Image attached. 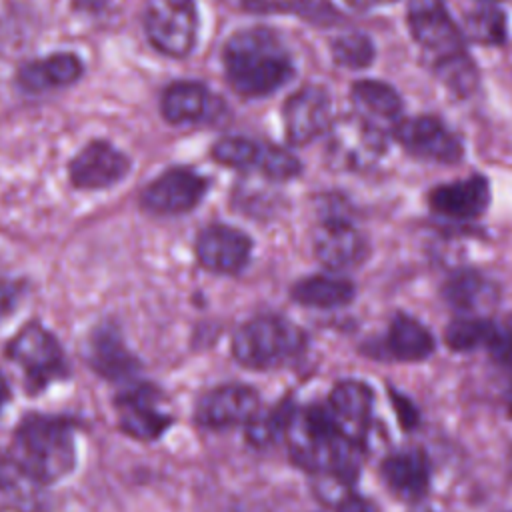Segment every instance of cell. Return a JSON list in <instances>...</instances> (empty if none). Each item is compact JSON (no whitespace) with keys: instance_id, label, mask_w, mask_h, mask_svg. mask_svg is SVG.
Returning a JSON list of instances; mask_svg holds the SVG:
<instances>
[{"instance_id":"1","label":"cell","mask_w":512,"mask_h":512,"mask_svg":"<svg viewBox=\"0 0 512 512\" xmlns=\"http://www.w3.org/2000/svg\"><path fill=\"white\" fill-rule=\"evenodd\" d=\"M8 458L32 484H54L76 466V424L62 416L28 414L14 430Z\"/></svg>"},{"instance_id":"2","label":"cell","mask_w":512,"mask_h":512,"mask_svg":"<svg viewBox=\"0 0 512 512\" xmlns=\"http://www.w3.org/2000/svg\"><path fill=\"white\" fill-rule=\"evenodd\" d=\"M222 60L226 80L246 98L268 96L294 76L288 50L268 28H248L230 36Z\"/></svg>"},{"instance_id":"3","label":"cell","mask_w":512,"mask_h":512,"mask_svg":"<svg viewBox=\"0 0 512 512\" xmlns=\"http://www.w3.org/2000/svg\"><path fill=\"white\" fill-rule=\"evenodd\" d=\"M284 438L292 460L310 472L342 484L358 472L360 446L336 432L324 406L294 408Z\"/></svg>"},{"instance_id":"4","label":"cell","mask_w":512,"mask_h":512,"mask_svg":"<svg viewBox=\"0 0 512 512\" xmlns=\"http://www.w3.org/2000/svg\"><path fill=\"white\" fill-rule=\"evenodd\" d=\"M306 346L304 332L278 316H258L232 336L234 358L252 370L276 368L296 358Z\"/></svg>"},{"instance_id":"5","label":"cell","mask_w":512,"mask_h":512,"mask_svg":"<svg viewBox=\"0 0 512 512\" xmlns=\"http://www.w3.org/2000/svg\"><path fill=\"white\" fill-rule=\"evenodd\" d=\"M6 356L24 372L26 390L36 394L68 374V364L58 338L38 322H28L8 342Z\"/></svg>"},{"instance_id":"6","label":"cell","mask_w":512,"mask_h":512,"mask_svg":"<svg viewBox=\"0 0 512 512\" xmlns=\"http://www.w3.org/2000/svg\"><path fill=\"white\" fill-rule=\"evenodd\" d=\"M384 150L382 132L364 116L348 114L328 128L326 158L336 170H366L382 158Z\"/></svg>"},{"instance_id":"7","label":"cell","mask_w":512,"mask_h":512,"mask_svg":"<svg viewBox=\"0 0 512 512\" xmlns=\"http://www.w3.org/2000/svg\"><path fill=\"white\" fill-rule=\"evenodd\" d=\"M144 32L158 52L184 58L194 48L198 32L194 0H150L144 10Z\"/></svg>"},{"instance_id":"8","label":"cell","mask_w":512,"mask_h":512,"mask_svg":"<svg viewBox=\"0 0 512 512\" xmlns=\"http://www.w3.org/2000/svg\"><path fill=\"white\" fill-rule=\"evenodd\" d=\"M114 408L122 432L142 442L160 438L174 422L172 414L162 410L158 390L146 384L120 392L114 400Z\"/></svg>"},{"instance_id":"9","label":"cell","mask_w":512,"mask_h":512,"mask_svg":"<svg viewBox=\"0 0 512 512\" xmlns=\"http://www.w3.org/2000/svg\"><path fill=\"white\" fill-rule=\"evenodd\" d=\"M408 26L416 42L436 56V62L464 52L462 34L440 0H408Z\"/></svg>"},{"instance_id":"10","label":"cell","mask_w":512,"mask_h":512,"mask_svg":"<svg viewBox=\"0 0 512 512\" xmlns=\"http://www.w3.org/2000/svg\"><path fill=\"white\" fill-rule=\"evenodd\" d=\"M208 182L190 168H170L142 192V206L152 214L174 216L192 210L204 196Z\"/></svg>"},{"instance_id":"11","label":"cell","mask_w":512,"mask_h":512,"mask_svg":"<svg viewBox=\"0 0 512 512\" xmlns=\"http://www.w3.org/2000/svg\"><path fill=\"white\" fill-rule=\"evenodd\" d=\"M394 138L414 156L454 164L462 158L460 138L432 116H416L396 122Z\"/></svg>"},{"instance_id":"12","label":"cell","mask_w":512,"mask_h":512,"mask_svg":"<svg viewBox=\"0 0 512 512\" xmlns=\"http://www.w3.org/2000/svg\"><path fill=\"white\" fill-rule=\"evenodd\" d=\"M372 400L374 394L368 384L358 380H342L332 388L324 410L336 432L360 446L368 434Z\"/></svg>"},{"instance_id":"13","label":"cell","mask_w":512,"mask_h":512,"mask_svg":"<svg viewBox=\"0 0 512 512\" xmlns=\"http://www.w3.org/2000/svg\"><path fill=\"white\" fill-rule=\"evenodd\" d=\"M260 410L258 392L244 384H222L204 394L196 406V422L210 430L248 424Z\"/></svg>"},{"instance_id":"14","label":"cell","mask_w":512,"mask_h":512,"mask_svg":"<svg viewBox=\"0 0 512 512\" xmlns=\"http://www.w3.org/2000/svg\"><path fill=\"white\" fill-rule=\"evenodd\" d=\"M130 170V158L106 140L86 144L70 162V180L82 190H100L120 182Z\"/></svg>"},{"instance_id":"15","label":"cell","mask_w":512,"mask_h":512,"mask_svg":"<svg viewBox=\"0 0 512 512\" xmlns=\"http://www.w3.org/2000/svg\"><path fill=\"white\" fill-rule=\"evenodd\" d=\"M250 238L224 224L204 228L196 238L198 262L216 274H236L250 258Z\"/></svg>"},{"instance_id":"16","label":"cell","mask_w":512,"mask_h":512,"mask_svg":"<svg viewBox=\"0 0 512 512\" xmlns=\"http://www.w3.org/2000/svg\"><path fill=\"white\" fill-rule=\"evenodd\" d=\"M314 252L328 268L346 270L366 260L368 242L348 220L330 216L314 234Z\"/></svg>"},{"instance_id":"17","label":"cell","mask_w":512,"mask_h":512,"mask_svg":"<svg viewBox=\"0 0 512 512\" xmlns=\"http://www.w3.org/2000/svg\"><path fill=\"white\" fill-rule=\"evenodd\" d=\"M330 96L322 86H304L284 106V126L292 144H308L330 128Z\"/></svg>"},{"instance_id":"18","label":"cell","mask_w":512,"mask_h":512,"mask_svg":"<svg viewBox=\"0 0 512 512\" xmlns=\"http://www.w3.org/2000/svg\"><path fill=\"white\" fill-rule=\"evenodd\" d=\"M490 200V188L486 178L468 176L450 184L436 186L428 194L430 208L446 218L472 220L478 218Z\"/></svg>"},{"instance_id":"19","label":"cell","mask_w":512,"mask_h":512,"mask_svg":"<svg viewBox=\"0 0 512 512\" xmlns=\"http://www.w3.org/2000/svg\"><path fill=\"white\" fill-rule=\"evenodd\" d=\"M384 484L404 500H418L428 492L430 462L420 448H402L382 460Z\"/></svg>"},{"instance_id":"20","label":"cell","mask_w":512,"mask_h":512,"mask_svg":"<svg viewBox=\"0 0 512 512\" xmlns=\"http://www.w3.org/2000/svg\"><path fill=\"white\" fill-rule=\"evenodd\" d=\"M88 362L92 370L108 380H122L138 370L136 358L130 354L112 322L100 324L92 330L88 338Z\"/></svg>"},{"instance_id":"21","label":"cell","mask_w":512,"mask_h":512,"mask_svg":"<svg viewBox=\"0 0 512 512\" xmlns=\"http://www.w3.org/2000/svg\"><path fill=\"white\" fill-rule=\"evenodd\" d=\"M162 116L172 124H188L216 118L222 102L200 82H174L162 94Z\"/></svg>"},{"instance_id":"22","label":"cell","mask_w":512,"mask_h":512,"mask_svg":"<svg viewBox=\"0 0 512 512\" xmlns=\"http://www.w3.org/2000/svg\"><path fill=\"white\" fill-rule=\"evenodd\" d=\"M82 70V60L76 54L56 52L24 64L16 74V82L24 92L38 94L74 84L82 76Z\"/></svg>"},{"instance_id":"23","label":"cell","mask_w":512,"mask_h":512,"mask_svg":"<svg viewBox=\"0 0 512 512\" xmlns=\"http://www.w3.org/2000/svg\"><path fill=\"white\" fill-rule=\"evenodd\" d=\"M386 354L402 362H418L432 354L434 338L424 324L412 316L398 314L392 318L382 342Z\"/></svg>"},{"instance_id":"24","label":"cell","mask_w":512,"mask_h":512,"mask_svg":"<svg viewBox=\"0 0 512 512\" xmlns=\"http://www.w3.org/2000/svg\"><path fill=\"white\" fill-rule=\"evenodd\" d=\"M444 300L458 312H478L496 304L498 290L482 274L474 270H460L448 278L442 288Z\"/></svg>"},{"instance_id":"25","label":"cell","mask_w":512,"mask_h":512,"mask_svg":"<svg viewBox=\"0 0 512 512\" xmlns=\"http://www.w3.org/2000/svg\"><path fill=\"white\" fill-rule=\"evenodd\" d=\"M290 296L302 306L330 310L348 304L354 298V286L344 278L316 274L296 282L290 290Z\"/></svg>"},{"instance_id":"26","label":"cell","mask_w":512,"mask_h":512,"mask_svg":"<svg viewBox=\"0 0 512 512\" xmlns=\"http://www.w3.org/2000/svg\"><path fill=\"white\" fill-rule=\"evenodd\" d=\"M352 98L358 104V108L382 120H396L402 110V102L396 90L376 80L356 82L352 86Z\"/></svg>"},{"instance_id":"27","label":"cell","mask_w":512,"mask_h":512,"mask_svg":"<svg viewBox=\"0 0 512 512\" xmlns=\"http://www.w3.org/2000/svg\"><path fill=\"white\" fill-rule=\"evenodd\" d=\"M496 324L486 318H456L448 324L444 340L454 352H468L480 346H488Z\"/></svg>"},{"instance_id":"28","label":"cell","mask_w":512,"mask_h":512,"mask_svg":"<svg viewBox=\"0 0 512 512\" xmlns=\"http://www.w3.org/2000/svg\"><path fill=\"white\" fill-rule=\"evenodd\" d=\"M464 30L480 44H502L506 40V14L494 4H484L466 14Z\"/></svg>"},{"instance_id":"29","label":"cell","mask_w":512,"mask_h":512,"mask_svg":"<svg viewBox=\"0 0 512 512\" xmlns=\"http://www.w3.org/2000/svg\"><path fill=\"white\" fill-rule=\"evenodd\" d=\"M264 148L266 144L248 140V138H240V136H232V138H222L214 144L212 148V156L216 162L224 164V166H232L238 170H248L252 166H262V158H264Z\"/></svg>"},{"instance_id":"30","label":"cell","mask_w":512,"mask_h":512,"mask_svg":"<svg viewBox=\"0 0 512 512\" xmlns=\"http://www.w3.org/2000/svg\"><path fill=\"white\" fill-rule=\"evenodd\" d=\"M294 412L290 402H282L266 412H260L246 424V438L254 446H266L278 436H284L286 424Z\"/></svg>"},{"instance_id":"31","label":"cell","mask_w":512,"mask_h":512,"mask_svg":"<svg viewBox=\"0 0 512 512\" xmlns=\"http://www.w3.org/2000/svg\"><path fill=\"white\" fill-rule=\"evenodd\" d=\"M332 58L344 68H366L374 60V46L364 34H344L332 42Z\"/></svg>"},{"instance_id":"32","label":"cell","mask_w":512,"mask_h":512,"mask_svg":"<svg viewBox=\"0 0 512 512\" xmlns=\"http://www.w3.org/2000/svg\"><path fill=\"white\" fill-rule=\"evenodd\" d=\"M436 70L456 94H470L476 88V68L464 52L436 62Z\"/></svg>"},{"instance_id":"33","label":"cell","mask_w":512,"mask_h":512,"mask_svg":"<svg viewBox=\"0 0 512 512\" xmlns=\"http://www.w3.org/2000/svg\"><path fill=\"white\" fill-rule=\"evenodd\" d=\"M260 172H264L266 176H270L274 180H286V178H292L300 172V162H298V158H294L284 148L266 144Z\"/></svg>"},{"instance_id":"34","label":"cell","mask_w":512,"mask_h":512,"mask_svg":"<svg viewBox=\"0 0 512 512\" xmlns=\"http://www.w3.org/2000/svg\"><path fill=\"white\" fill-rule=\"evenodd\" d=\"M486 348L498 366L512 368V318H508L502 326H496Z\"/></svg>"},{"instance_id":"35","label":"cell","mask_w":512,"mask_h":512,"mask_svg":"<svg viewBox=\"0 0 512 512\" xmlns=\"http://www.w3.org/2000/svg\"><path fill=\"white\" fill-rule=\"evenodd\" d=\"M22 296V284L0 280V318L10 314Z\"/></svg>"},{"instance_id":"36","label":"cell","mask_w":512,"mask_h":512,"mask_svg":"<svg viewBox=\"0 0 512 512\" xmlns=\"http://www.w3.org/2000/svg\"><path fill=\"white\" fill-rule=\"evenodd\" d=\"M336 508H338V512H376L370 502H366L364 498H360L356 494L340 496L336 502Z\"/></svg>"},{"instance_id":"37","label":"cell","mask_w":512,"mask_h":512,"mask_svg":"<svg viewBox=\"0 0 512 512\" xmlns=\"http://www.w3.org/2000/svg\"><path fill=\"white\" fill-rule=\"evenodd\" d=\"M394 404H396V412H398V418L404 426H414L418 416H416V410L412 408V404L406 400V398H400L394 394Z\"/></svg>"},{"instance_id":"38","label":"cell","mask_w":512,"mask_h":512,"mask_svg":"<svg viewBox=\"0 0 512 512\" xmlns=\"http://www.w3.org/2000/svg\"><path fill=\"white\" fill-rule=\"evenodd\" d=\"M352 6H358V8H372V6H380V4H388L392 0H348Z\"/></svg>"},{"instance_id":"39","label":"cell","mask_w":512,"mask_h":512,"mask_svg":"<svg viewBox=\"0 0 512 512\" xmlns=\"http://www.w3.org/2000/svg\"><path fill=\"white\" fill-rule=\"evenodd\" d=\"M8 382H6V378H4V374L0 372V408L4 406V402L8 400Z\"/></svg>"},{"instance_id":"40","label":"cell","mask_w":512,"mask_h":512,"mask_svg":"<svg viewBox=\"0 0 512 512\" xmlns=\"http://www.w3.org/2000/svg\"><path fill=\"white\" fill-rule=\"evenodd\" d=\"M0 512H20L18 508H6V510H0Z\"/></svg>"}]
</instances>
